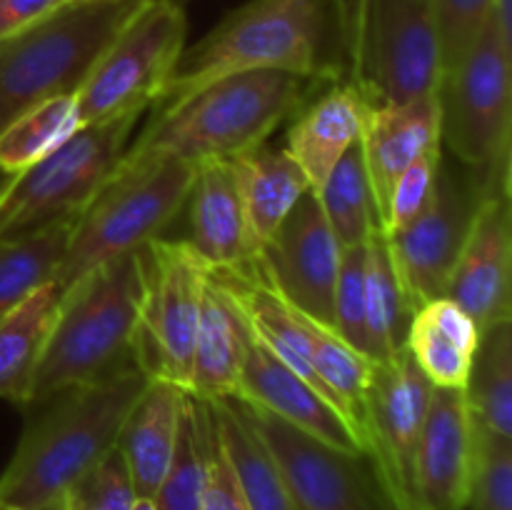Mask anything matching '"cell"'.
I'll return each instance as SVG.
<instances>
[{
  "label": "cell",
  "instance_id": "cell-26",
  "mask_svg": "<svg viewBox=\"0 0 512 510\" xmlns=\"http://www.w3.org/2000/svg\"><path fill=\"white\" fill-rule=\"evenodd\" d=\"M60 290L50 280L0 318V400L28 405L35 373L60 310Z\"/></svg>",
  "mask_w": 512,
  "mask_h": 510
},
{
  "label": "cell",
  "instance_id": "cell-41",
  "mask_svg": "<svg viewBox=\"0 0 512 510\" xmlns=\"http://www.w3.org/2000/svg\"><path fill=\"white\" fill-rule=\"evenodd\" d=\"M133 510H158V508H155L153 500H143V498H138V500H135Z\"/></svg>",
  "mask_w": 512,
  "mask_h": 510
},
{
  "label": "cell",
  "instance_id": "cell-11",
  "mask_svg": "<svg viewBox=\"0 0 512 510\" xmlns=\"http://www.w3.org/2000/svg\"><path fill=\"white\" fill-rule=\"evenodd\" d=\"M138 253L143 298L133 338L135 365L148 378L188 390L208 268L185 240L155 238L140 245Z\"/></svg>",
  "mask_w": 512,
  "mask_h": 510
},
{
  "label": "cell",
  "instance_id": "cell-40",
  "mask_svg": "<svg viewBox=\"0 0 512 510\" xmlns=\"http://www.w3.org/2000/svg\"><path fill=\"white\" fill-rule=\"evenodd\" d=\"M65 3L68 0H0V40L23 33Z\"/></svg>",
  "mask_w": 512,
  "mask_h": 510
},
{
  "label": "cell",
  "instance_id": "cell-6",
  "mask_svg": "<svg viewBox=\"0 0 512 510\" xmlns=\"http://www.w3.org/2000/svg\"><path fill=\"white\" fill-rule=\"evenodd\" d=\"M345 83L365 105L438 93L443 53L433 0H340Z\"/></svg>",
  "mask_w": 512,
  "mask_h": 510
},
{
  "label": "cell",
  "instance_id": "cell-35",
  "mask_svg": "<svg viewBox=\"0 0 512 510\" xmlns=\"http://www.w3.org/2000/svg\"><path fill=\"white\" fill-rule=\"evenodd\" d=\"M135 490L118 450H110L60 500V510H133Z\"/></svg>",
  "mask_w": 512,
  "mask_h": 510
},
{
  "label": "cell",
  "instance_id": "cell-27",
  "mask_svg": "<svg viewBox=\"0 0 512 510\" xmlns=\"http://www.w3.org/2000/svg\"><path fill=\"white\" fill-rule=\"evenodd\" d=\"M218 420L225 453L233 463L238 483L243 488L250 510H303L293 495L283 468L270 453L258 428L250 420L240 400H215L210 403Z\"/></svg>",
  "mask_w": 512,
  "mask_h": 510
},
{
  "label": "cell",
  "instance_id": "cell-36",
  "mask_svg": "<svg viewBox=\"0 0 512 510\" xmlns=\"http://www.w3.org/2000/svg\"><path fill=\"white\" fill-rule=\"evenodd\" d=\"M478 433L468 505L473 510H512V440Z\"/></svg>",
  "mask_w": 512,
  "mask_h": 510
},
{
  "label": "cell",
  "instance_id": "cell-45",
  "mask_svg": "<svg viewBox=\"0 0 512 510\" xmlns=\"http://www.w3.org/2000/svg\"><path fill=\"white\" fill-rule=\"evenodd\" d=\"M175 3H180V5H185V3H190V0H175Z\"/></svg>",
  "mask_w": 512,
  "mask_h": 510
},
{
  "label": "cell",
  "instance_id": "cell-31",
  "mask_svg": "<svg viewBox=\"0 0 512 510\" xmlns=\"http://www.w3.org/2000/svg\"><path fill=\"white\" fill-rule=\"evenodd\" d=\"M75 220L23 238L0 240V318L55 278Z\"/></svg>",
  "mask_w": 512,
  "mask_h": 510
},
{
  "label": "cell",
  "instance_id": "cell-24",
  "mask_svg": "<svg viewBox=\"0 0 512 510\" xmlns=\"http://www.w3.org/2000/svg\"><path fill=\"white\" fill-rule=\"evenodd\" d=\"M480 335L473 318L450 298L418 308L410 318L405 345L420 373L435 388H465L478 353Z\"/></svg>",
  "mask_w": 512,
  "mask_h": 510
},
{
  "label": "cell",
  "instance_id": "cell-10",
  "mask_svg": "<svg viewBox=\"0 0 512 510\" xmlns=\"http://www.w3.org/2000/svg\"><path fill=\"white\" fill-rule=\"evenodd\" d=\"M185 45V5L175 0H145L75 90L83 125L103 123L128 110L153 108L168 88Z\"/></svg>",
  "mask_w": 512,
  "mask_h": 510
},
{
  "label": "cell",
  "instance_id": "cell-23",
  "mask_svg": "<svg viewBox=\"0 0 512 510\" xmlns=\"http://www.w3.org/2000/svg\"><path fill=\"white\" fill-rule=\"evenodd\" d=\"M248 323L233 295L208 273L195 335L188 393L205 403L238 398Z\"/></svg>",
  "mask_w": 512,
  "mask_h": 510
},
{
  "label": "cell",
  "instance_id": "cell-12",
  "mask_svg": "<svg viewBox=\"0 0 512 510\" xmlns=\"http://www.w3.org/2000/svg\"><path fill=\"white\" fill-rule=\"evenodd\" d=\"M485 195L493 193L483 175L443 150L433 195L423 213L398 233L385 235L413 313L430 300L445 298L455 260Z\"/></svg>",
  "mask_w": 512,
  "mask_h": 510
},
{
  "label": "cell",
  "instance_id": "cell-22",
  "mask_svg": "<svg viewBox=\"0 0 512 510\" xmlns=\"http://www.w3.org/2000/svg\"><path fill=\"white\" fill-rule=\"evenodd\" d=\"M365 100L350 83H333L295 113L285 133V153L295 160L310 188L318 190L340 158L360 140Z\"/></svg>",
  "mask_w": 512,
  "mask_h": 510
},
{
  "label": "cell",
  "instance_id": "cell-19",
  "mask_svg": "<svg viewBox=\"0 0 512 510\" xmlns=\"http://www.w3.org/2000/svg\"><path fill=\"white\" fill-rule=\"evenodd\" d=\"M440 145V95H420L405 103L365 105L360 150L383 230L390 193L408 165Z\"/></svg>",
  "mask_w": 512,
  "mask_h": 510
},
{
  "label": "cell",
  "instance_id": "cell-14",
  "mask_svg": "<svg viewBox=\"0 0 512 510\" xmlns=\"http://www.w3.org/2000/svg\"><path fill=\"white\" fill-rule=\"evenodd\" d=\"M340 255L343 245L335 238L315 193L308 190L250 265L290 308L333 328Z\"/></svg>",
  "mask_w": 512,
  "mask_h": 510
},
{
  "label": "cell",
  "instance_id": "cell-25",
  "mask_svg": "<svg viewBox=\"0 0 512 510\" xmlns=\"http://www.w3.org/2000/svg\"><path fill=\"white\" fill-rule=\"evenodd\" d=\"M233 168L250 238L258 255L270 235L283 223L285 215L293 210V205L313 188L303 170L285 153V148H273L268 143L258 145L240 158H233Z\"/></svg>",
  "mask_w": 512,
  "mask_h": 510
},
{
  "label": "cell",
  "instance_id": "cell-32",
  "mask_svg": "<svg viewBox=\"0 0 512 510\" xmlns=\"http://www.w3.org/2000/svg\"><path fill=\"white\" fill-rule=\"evenodd\" d=\"M313 193L343 248L368 243L373 230L380 228L360 140L335 163L323 185Z\"/></svg>",
  "mask_w": 512,
  "mask_h": 510
},
{
  "label": "cell",
  "instance_id": "cell-46",
  "mask_svg": "<svg viewBox=\"0 0 512 510\" xmlns=\"http://www.w3.org/2000/svg\"><path fill=\"white\" fill-rule=\"evenodd\" d=\"M45 510H60V505H53V508H45Z\"/></svg>",
  "mask_w": 512,
  "mask_h": 510
},
{
  "label": "cell",
  "instance_id": "cell-42",
  "mask_svg": "<svg viewBox=\"0 0 512 510\" xmlns=\"http://www.w3.org/2000/svg\"><path fill=\"white\" fill-rule=\"evenodd\" d=\"M10 180H13V175L5 173V170H0V195L5 193V188H8V185H10Z\"/></svg>",
  "mask_w": 512,
  "mask_h": 510
},
{
  "label": "cell",
  "instance_id": "cell-15",
  "mask_svg": "<svg viewBox=\"0 0 512 510\" xmlns=\"http://www.w3.org/2000/svg\"><path fill=\"white\" fill-rule=\"evenodd\" d=\"M245 410L303 510H398L368 455L343 453L263 410Z\"/></svg>",
  "mask_w": 512,
  "mask_h": 510
},
{
  "label": "cell",
  "instance_id": "cell-13",
  "mask_svg": "<svg viewBox=\"0 0 512 510\" xmlns=\"http://www.w3.org/2000/svg\"><path fill=\"white\" fill-rule=\"evenodd\" d=\"M430 390L433 385L405 348L385 363H373L365 395V455L398 510H420L415 460Z\"/></svg>",
  "mask_w": 512,
  "mask_h": 510
},
{
  "label": "cell",
  "instance_id": "cell-9",
  "mask_svg": "<svg viewBox=\"0 0 512 510\" xmlns=\"http://www.w3.org/2000/svg\"><path fill=\"white\" fill-rule=\"evenodd\" d=\"M143 115L145 110H128L118 118L83 125L48 158L13 175L0 195V240L78 218L118 170Z\"/></svg>",
  "mask_w": 512,
  "mask_h": 510
},
{
  "label": "cell",
  "instance_id": "cell-43",
  "mask_svg": "<svg viewBox=\"0 0 512 510\" xmlns=\"http://www.w3.org/2000/svg\"><path fill=\"white\" fill-rule=\"evenodd\" d=\"M68 3H95V0H68Z\"/></svg>",
  "mask_w": 512,
  "mask_h": 510
},
{
  "label": "cell",
  "instance_id": "cell-37",
  "mask_svg": "<svg viewBox=\"0 0 512 510\" xmlns=\"http://www.w3.org/2000/svg\"><path fill=\"white\" fill-rule=\"evenodd\" d=\"M333 330L345 343L365 355V243L343 248V255H340Z\"/></svg>",
  "mask_w": 512,
  "mask_h": 510
},
{
  "label": "cell",
  "instance_id": "cell-8",
  "mask_svg": "<svg viewBox=\"0 0 512 510\" xmlns=\"http://www.w3.org/2000/svg\"><path fill=\"white\" fill-rule=\"evenodd\" d=\"M440 145L478 170L490 193L510 195L512 43L493 18L440 83Z\"/></svg>",
  "mask_w": 512,
  "mask_h": 510
},
{
  "label": "cell",
  "instance_id": "cell-5",
  "mask_svg": "<svg viewBox=\"0 0 512 510\" xmlns=\"http://www.w3.org/2000/svg\"><path fill=\"white\" fill-rule=\"evenodd\" d=\"M195 170L198 165L175 158L120 160L108 183L75 218L53 278L60 295L90 270L160 238L185 208Z\"/></svg>",
  "mask_w": 512,
  "mask_h": 510
},
{
  "label": "cell",
  "instance_id": "cell-17",
  "mask_svg": "<svg viewBox=\"0 0 512 510\" xmlns=\"http://www.w3.org/2000/svg\"><path fill=\"white\" fill-rule=\"evenodd\" d=\"M475 420L465 388L430 390L415 460L420 510H465L475 470Z\"/></svg>",
  "mask_w": 512,
  "mask_h": 510
},
{
  "label": "cell",
  "instance_id": "cell-3",
  "mask_svg": "<svg viewBox=\"0 0 512 510\" xmlns=\"http://www.w3.org/2000/svg\"><path fill=\"white\" fill-rule=\"evenodd\" d=\"M308 85L315 83L283 70L215 78L180 103L153 110L125 158H175L190 165L240 158L268 143L303 108Z\"/></svg>",
  "mask_w": 512,
  "mask_h": 510
},
{
  "label": "cell",
  "instance_id": "cell-20",
  "mask_svg": "<svg viewBox=\"0 0 512 510\" xmlns=\"http://www.w3.org/2000/svg\"><path fill=\"white\" fill-rule=\"evenodd\" d=\"M190 235L185 245L208 270L245 268L255 245L245 220L233 160H208L195 170L188 200Z\"/></svg>",
  "mask_w": 512,
  "mask_h": 510
},
{
  "label": "cell",
  "instance_id": "cell-7",
  "mask_svg": "<svg viewBox=\"0 0 512 510\" xmlns=\"http://www.w3.org/2000/svg\"><path fill=\"white\" fill-rule=\"evenodd\" d=\"M145 0L65 3L0 40V130L43 100L75 95L85 75Z\"/></svg>",
  "mask_w": 512,
  "mask_h": 510
},
{
  "label": "cell",
  "instance_id": "cell-34",
  "mask_svg": "<svg viewBox=\"0 0 512 510\" xmlns=\"http://www.w3.org/2000/svg\"><path fill=\"white\" fill-rule=\"evenodd\" d=\"M195 398V395H193ZM200 425V445H203V503L200 510H250L243 488L238 483L233 463L225 453L223 438H220L218 420L213 408L205 400L195 398Z\"/></svg>",
  "mask_w": 512,
  "mask_h": 510
},
{
  "label": "cell",
  "instance_id": "cell-29",
  "mask_svg": "<svg viewBox=\"0 0 512 510\" xmlns=\"http://www.w3.org/2000/svg\"><path fill=\"white\" fill-rule=\"evenodd\" d=\"M475 428L512 440V325L503 320L480 335L478 353L465 385Z\"/></svg>",
  "mask_w": 512,
  "mask_h": 510
},
{
  "label": "cell",
  "instance_id": "cell-4",
  "mask_svg": "<svg viewBox=\"0 0 512 510\" xmlns=\"http://www.w3.org/2000/svg\"><path fill=\"white\" fill-rule=\"evenodd\" d=\"M140 298L143 270L138 250L108 260L65 290L28 405L135 365Z\"/></svg>",
  "mask_w": 512,
  "mask_h": 510
},
{
  "label": "cell",
  "instance_id": "cell-44",
  "mask_svg": "<svg viewBox=\"0 0 512 510\" xmlns=\"http://www.w3.org/2000/svg\"><path fill=\"white\" fill-rule=\"evenodd\" d=\"M0 510H20V508H10V505H3V503H0Z\"/></svg>",
  "mask_w": 512,
  "mask_h": 510
},
{
  "label": "cell",
  "instance_id": "cell-21",
  "mask_svg": "<svg viewBox=\"0 0 512 510\" xmlns=\"http://www.w3.org/2000/svg\"><path fill=\"white\" fill-rule=\"evenodd\" d=\"M188 390L170 380L148 378L143 393L125 415L115 450L128 468L135 498L153 500L160 488L183 418Z\"/></svg>",
  "mask_w": 512,
  "mask_h": 510
},
{
  "label": "cell",
  "instance_id": "cell-38",
  "mask_svg": "<svg viewBox=\"0 0 512 510\" xmlns=\"http://www.w3.org/2000/svg\"><path fill=\"white\" fill-rule=\"evenodd\" d=\"M440 153H443V148L428 150V153L420 155L413 165H408V168L403 170V175H400L398 183H395L393 193H390L388 215H385L383 223L385 235L398 233V230H403L410 220L418 218V215L423 213L430 195H433L435 178H438Z\"/></svg>",
  "mask_w": 512,
  "mask_h": 510
},
{
  "label": "cell",
  "instance_id": "cell-18",
  "mask_svg": "<svg viewBox=\"0 0 512 510\" xmlns=\"http://www.w3.org/2000/svg\"><path fill=\"white\" fill-rule=\"evenodd\" d=\"M235 400L283 420L290 428L300 430L330 448L343 450V453H363L358 435L353 433L343 413L308 380H303L283 360L275 358L250 333V328Z\"/></svg>",
  "mask_w": 512,
  "mask_h": 510
},
{
  "label": "cell",
  "instance_id": "cell-16",
  "mask_svg": "<svg viewBox=\"0 0 512 510\" xmlns=\"http://www.w3.org/2000/svg\"><path fill=\"white\" fill-rule=\"evenodd\" d=\"M445 298L458 303L480 330L510 320L512 313V225L510 195L480 200L468 238L450 273Z\"/></svg>",
  "mask_w": 512,
  "mask_h": 510
},
{
  "label": "cell",
  "instance_id": "cell-30",
  "mask_svg": "<svg viewBox=\"0 0 512 510\" xmlns=\"http://www.w3.org/2000/svg\"><path fill=\"white\" fill-rule=\"evenodd\" d=\"M83 128L75 95H58L20 113L0 130V170L23 173L48 158L65 140Z\"/></svg>",
  "mask_w": 512,
  "mask_h": 510
},
{
  "label": "cell",
  "instance_id": "cell-2",
  "mask_svg": "<svg viewBox=\"0 0 512 510\" xmlns=\"http://www.w3.org/2000/svg\"><path fill=\"white\" fill-rule=\"evenodd\" d=\"M148 375L120 370L95 383L50 395L28 420L8 468L0 475V503L20 510L60 505L63 495L115 448L125 415L143 393Z\"/></svg>",
  "mask_w": 512,
  "mask_h": 510
},
{
  "label": "cell",
  "instance_id": "cell-1",
  "mask_svg": "<svg viewBox=\"0 0 512 510\" xmlns=\"http://www.w3.org/2000/svg\"><path fill=\"white\" fill-rule=\"evenodd\" d=\"M240 70H283L313 83L345 80L340 0H245L185 45L158 108Z\"/></svg>",
  "mask_w": 512,
  "mask_h": 510
},
{
  "label": "cell",
  "instance_id": "cell-39",
  "mask_svg": "<svg viewBox=\"0 0 512 510\" xmlns=\"http://www.w3.org/2000/svg\"><path fill=\"white\" fill-rule=\"evenodd\" d=\"M440 30L443 75L458 63L490 18L493 0H433Z\"/></svg>",
  "mask_w": 512,
  "mask_h": 510
},
{
  "label": "cell",
  "instance_id": "cell-28",
  "mask_svg": "<svg viewBox=\"0 0 512 510\" xmlns=\"http://www.w3.org/2000/svg\"><path fill=\"white\" fill-rule=\"evenodd\" d=\"M413 308L395 273L388 238L380 228L365 243V355L373 363L395 358L405 345Z\"/></svg>",
  "mask_w": 512,
  "mask_h": 510
},
{
  "label": "cell",
  "instance_id": "cell-33",
  "mask_svg": "<svg viewBox=\"0 0 512 510\" xmlns=\"http://www.w3.org/2000/svg\"><path fill=\"white\" fill-rule=\"evenodd\" d=\"M203 445H200V425L195 398L188 393L180 418L178 443L173 458L165 470L153 503L158 510H200L203 503Z\"/></svg>",
  "mask_w": 512,
  "mask_h": 510
}]
</instances>
